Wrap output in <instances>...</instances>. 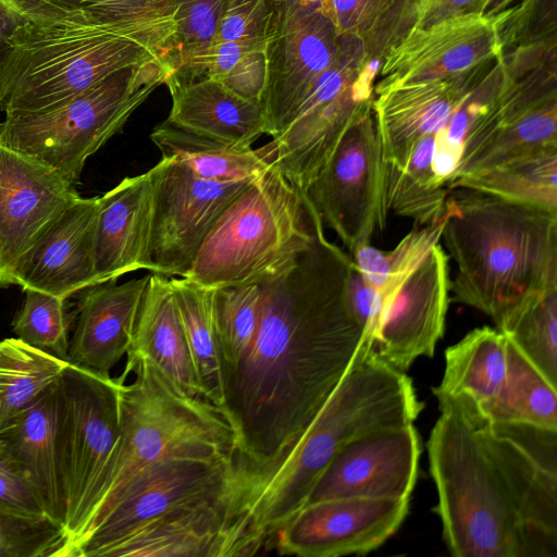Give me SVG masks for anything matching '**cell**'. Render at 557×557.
<instances>
[{"instance_id":"obj_22","label":"cell","mask_w":557,"mask_h":557,"mask_svg":"<svg viewBox=\"0 0 557 557\" xmlns=\"http://www.w3.org/2000/svg\"><path fill=\"white\" fill-rule=\"evenodd\" d=\"M149 274L123 284L106 281L85 288L70 338L69 363L101 376L131 349Z\"/></svg>"},{"instance_id":"obj_6","label":"cell","mask_w":557,"mask_h":557,"mask_svg":"<svg viewBox=\"0 0 557 557\" xmlns=\"http://www.w3.org/2000/svg\"><path fill=\"white\" fill-rule=\"evenodd\" d=\"M125 373L134 381L121 387V435L117 448L63 557H72L116 505L129 483L166 457L234 461L235 431L223 411L202 398L177 393L145 357L128 352Z\"/></svg>"},{"instance_id":"obj_18","label":"cell","mask_w":557,"mask_h":557,"mask_svg":"<svg viewBox=\"0 0 557 557\" xmlns=\"http://www.w3.org/2000/svg\"><path fill=\"white\" fill-rule=\"evenodd\" d=\"M420 453L413 423L362 434L334 456L313 485L306 505L349 497L410 498Z\"/></svg>"},{"instance_id":"obj_23","label":"cell","mask_w":557,"mask_h":557,"mask_svg":"<svg viewBox=\"0 0 557 557\" xmlns=\"http://www.w3.org/2000/svg\"><path fill=\"white\" fill-rule=\"evenodd\" d=\"M152 207L151 170L123 178L99 197L94 244L97 284L149 270Z\"/></svg>"},{"instance_id":"obj_25","label":"cell","mask_w":557,"mask_h":557,"mask_svg":"<svg viewBox=\"0 0 557 557\" xmlns=\"http://www.w3.org/2000/svg\"><path fill=\"white\" fill-rule=\"evenodd\" d=\"M164 84L172 97L168 120L182 127L240 147L265 134L261 102L237 96L215 78L169 75Z\"/></svg>"},{"instance_id":"obj_27","label":"cell","mask_w":557,"mask_h":557,"mask_svg":"<svg viewBox=\"0 0 557 557\" xmlns=\"http://www.w3.org/2000/svg\"><path fill=\"white\" fill-rule=\"evenodd\" d=\"M58 380L8 428L0 440L37 488L48 518L64 531L65 503L57 448Z\"/></svg>"},{"instance_id":"obj_37","label":"cell","mask_w":557,"mask_h":557,"mask_svg":"<svg viewBox=\"0 0 557 557\" xmlns=\"http://www.w3.org/2000/svg\"><path fill=\"white\" fill-rule=\"evenodd\" d=\"M175 34L170 75L190 81L207 76L211 49L228 0H168Z\"/></svg>"},{"instance_id":"obj_14","label":"cell","mask_w":557,"mask_h":557,"mask_svg":"<svg viewBox=\"0 0 557 557\" xmlns=\"http://www.w3.org/2000/svg\"><path fill=\"white\" fill-rule=\"evenodd\" d=\"M153 182L149 272L185 276L226 207L252 181L215 182L173 158L150 169Z\"/></svg>"},{"instance_id":"obj_9","label":"cell","mask_w":557,"mask_h":557,"mask_svg":"<svg viewBox=\"0 0 557 557\" xmlns=\"http://www.w3.org/2000/svg\"><path fill=\"white\" fill-rule=\"evenodd\" d=\"M448 256L421 231L408 233L386 253V272L373 285L379 320L372 351L406 372L416 359L432 357L445 330L449 300Z\"/></svg>"},{"instance_id":"obj_35","label":"cell","mask_w":557,"mask_h":557,"mask_svg":"<svg viewBox=\"0 0 557 557\" xmlns=\"http://www.w3.org/2000/svg\"><path fill=\"white\" fill-rule=\"evenodd\" d=\"M434 141L435 135L418 140L403 168L386 163L384 166L387 210L410 218L419 225L438 221L448 196V190L436 183L432 171Z\"/></svg>"},{"instance_id":"obj_11","label":"cell","mask_w":557,"mask_h":557,"mask_svg":"<svg viewBox=\"0 0 557 557\" xmlns=\"http://www.w3.org/2000/svg\"><path fill=\"white\" fill-rule=\"evenodd\" d=\"M380 65L379 61L369 62L362 46L349 38L292 122L267 144L273 164L304 193L351 123L372 108L373 84Z\"/></svg>"},{"instance_id":"obj_2","label":"cell","mask_w":557,"mask_h":557,"mask_svg":"<svg viewBox=\"0 0 557 557\" xmlns=\"http://www.w3.org/2000/svg\"><path fill=\"white\" fill-rule=\"evenodd\" d=\"M428 442L444 542L457 557H557V430L493 422L440 395Z\"/></svg>"},{"instance_id":"obj_40","label":"cell","mask_w":557,"mask_h":557,"mask_svg":"<svg viewBox=\"0 0 557 557\" xmlns=\"http://www.w3.org/2000/svg\"><path fill=\"white\" fill-rule=\"evenodd\" d=\"M24 4L82 9L106 21L136 30L168 57L173 48L175 21L168 0H20Z\"/></svg>"},{"instance_id":"obj_46","label":"cell","mask_w":557,"mask_h":557,"mask_svg":"<svg viewBox=\"0 0 557 557\" xmlns=\"http://www.w3.org/2000/svg\"><path fill=\"white\" fill-rule=\"evenodd\" d=\"M264 76V51H257L244 55L220 82L244 99L260 101Z\"/></svg>"},{"instance_id":"obj_43","label":"cell","mask_w":557,"mask_h":557,"mask_svg":"<svg viewBox=\"0 0 557 557\" xmlns=\"http://www.w3.org/2000/svg\"><path fill=\"white\" fill-rule=\"evenodd\" d=\"M274 0H228L213 45L233 42L248 52L264 51Z\"/></svg>"},{"instance_id":"obj_45","label":"cell","mask_w":557,"mask_h":557,"mask_svg":"<svg viewBox=\"0 0 557 557\" xmlns=\"http://www.w3.org/2000/svg\"><path fill=\"white\" fill-rule=\"evenodd\" d=\"M519 0H414L413 27L428 26L441 20L479 13L500 16Z\"/></svg>"},{"instance_id":"obj_10","label":"cell","mask_w":557,"mask_h":557,"mask_svg":"<svg viewBox=\"0 0 557 557\" xmlns=\"http://www.w3.org/2000/svg\"><path fill=\"white\" fill-rule=\"evenodd\" d=\"M69 363L58 379L57 448L65 503V546L75 537L121 435V387Z\"/></svg>"},{"instance_id":"obj_30","label":"cell","mask_w":557,"mask_h":557,"mask_svg":"<svg viewBox=\"0 0 557 557\" xmlns=\"http://www.w3.org/2000/svg\"><path fill=\"white\" fill-rule=\"evenodd\" d=\"M507 338L497 329L469 332L445 351L444 375L435 396L465 394L479 405L492 399L506 373Z\"/></svg>"},{"instance_id":"obj_38","label":"cell","mask_w":557,"mask_h":557,"mask_svg":"<svg viewBox=\"0 0 557 557\" xmlns=\"http://www.w3.org/2000/svg\"><path fill=\"white\" fill-rule=\"evenodd\" d=\"M497 330L557 386V288L518 306Z\"/></svg>"},{"instance_id":"obj_39","label":"cell","mask_w":557,"mask_h":557,"mask_svg":"<svg viewBox=\"0 0 557 557\" xmlns=\"http://www.w3.org/2000/svg\"><path fill=\"white\" fill-rule=\"evenodd\" d=\"M262 306V283L215 288V322L224 382L253 343L260 325Z\"/></svg>"},{"instance_id":"obj_31","label":"cell","mask_w":557,"mask_h":557,"mask_svg":"<svg viewBox=\"0 0 557 557\" xmlns=\"http://www.w3.org/2000/svg\"><path fill=\"white\" fill-rule=\"evenodd\" d=\"M468 188L557 212V146H549L457 178Z\"/></svg>"},{"instance_id":"obj_19","label":"cell","mask_w":557,"mask_h":557,"mask_svg":"<svg viewBox=\"0 0 557 557\" xmlns=\"http://www.w3.org/2000/svg\"><path fill=\"white\" fill-rule=\"evenodd\" d=\"M79 195L53 169L0 144V286L50 224Z\"/></svg>"},{"instance_id":"obj_34","label":"cell","mask_w":557,"mask_h":557,"mask_svg":"<svg viewBox=\"0 0 557 557\" xmlns=\"http://www.w3.org/2000/svg\"><path fill=\"white\" fill-rule=\"evenodd\" d=\"M69 362L18 337L0 341V432L61 375Z\"/></svg>"},{"instance_id":"obj_44","label":"cell","mask_w":557,"mask_h":557,"mask_svg":"<svg viewBox=\"0 0 557 557\" xmlns=\"http://www.w3.org/2000/svg\"><path fill=\"white\" fill-rule=\"evenodd\" d=\"M0 509L14 516L49 519L37 488L13 460L1 440Z\"/></svg>"},{"instance_id":"obj_32","label":"cell","mask_w":557,"mask_h":557,"mask_svg":"<svg viewBox=\"0 0 557 557\" xmlns=\"http://www.w3.org/2000/svg\"><path fill=\"white\" fill-rule=\"evenodd\" d=\"M556 391L557 386L507 339L504 381L492 399L478 405L493 422L524 423L557 430Z\"/></svg>"},{"instance_id":"obj_24","label":"cell","mask_w":557,"mask_h":557,"mask_svg":"<svg viewBox=\"0 0 557 557\" xmlns=\"http://www.w3.org/2000/svg\"><path fill=\"white\" fill-rule=\"evenodd\" d=\"M237 556L227 495L177 508L107 547L100 557Z\"/></svg>"},{"instance_id":"obj_33","label":"cell","mask_w":557,"mask_h":557,"mask_svg":"<svg viewBox=\"0 0 557 557\" xmlns=\"http://www.w3.org/2000/svg\"><path fill=\"white\" fill-rule=\"evenodd\" d=\"M337 32L357 40L369 62H382L414 25V0H321Z\"/></svg>"},{"instance_id":"obj_49","label":"cell","mask_w":557,"mask_h":557,"mask_svg":"<svg viewBox=\"0 0 557 557\" xmlns=\"http://www.w3.org/2000/svg\"><path fill=\"white\" fill-rule=\"evenodd\" d=\"M302 1L304 3H308V4H319L321 2V0H300Z\"/></svg>"},{"instance_id":"obj_36","label":"cell","mask_w":557,"mask_h":557,"mask_svg":"<svg viewBox=\"0 0 557 557\" xmlns=\"http://www.w3.org/2000/svg\"><path fill=\"white\" fill-rule=\"evenodd\" d=\"M549 146H557V98L540 103L496 128L460 164L450 185L462 175Z\"/></svg>"},{"instance_id":"obj_28","label":"cell","mask_w":557,"mask_h":557,"mask_svg":"<svg viewBox=\"0 0 557 557\" xmlns=\"http://www.w3.org/2000/svg\"><path fill=\"white\" fill-rule=\"evenodd\" d=\"M150 139L162 157L181 161L197 176L209 181L253 180L273 164L267 145L257 149L235 146L189 131L168 119L153 128Z\"/></svg>"},{"instance_id":"obj_26","label":"cell","mask_w":557,"mask_h":557,"mask_svg":"<svg viewBox=\"0 0 557 557\" xmlns=\"http://www.w3.org/2000/svg\"><path fill=\"white\" fill-rule=\"evenodd\" d=\"M128 352L148 359L181 395L205 399L169 276L149 274Z\"/></svg>"},{"instance_id":"obj_41","label":"cell","mask_w":557,"mask_h":557,"mask_svg":"<svg viewBox=\"0 0 557 557\" xmlns=\"http://www.w3.org/2000/svg\"><path fill=\"white\" fill-rule=\"evenodd\" d=\"M22 308L12 321L16 337L69 362V317L65 301L35 289H25Z\"/></svg>"},{"instance_id":"obj_5","label":"cell","mask_w":557,"mask_h":557,"mask_svg":"<svg viewBox=\"0 0 557 557\" xmlns=\"http://www.w3.org/2000/svg\"><path fill=\"white\" fill-rule=\"evenodd\" d=\"M23 5L34 18L12 41L0 71L5 115L52 109L120 70L164 58L140 33L88 11Z\"/></svg>"},{"instance_id":"obj_15","label":"cell","mask_w":557,"mask_h":557,"mask_svg":"<svg viewBox=\"0 0 557 557\" xmlns=\"http://www.w3.org/2000/svg\"><path fill=\"white\" fill-rule=\"evenodd\" d=\"M234 461L166 457L143 470L73 552L72 557H100L113 543L177 508L227 495Z\"/></svg>"},{"instance_id":"obj_7","label":"cell","mask_w":557,"mask_h":557,"mask_svg":"<svg viewBox=\"0 0 557 557\" xmlns=\"http://www.w3.org/2000/svg\"><path fill=\"white\" fill-rule=\"evenodd\" d=\"M307 195L272 164L219 216L184 277L219 288L278 275L323 231Z\"/></svg>"},{"instance_id":"obj_20","label":"cell","mask_w":557,"mask_h":557,"mask_svg":"<svg viewBox=\"0 0 557 557\" xmlns=\"http://www.w3.org/2000/svg\"><path fill=\"white\" fill-rule=\"evenodd\" d=\"M490 61L462 73L404 84L376 95L372 111L384 163L403 168L418 140L443 129Z\"/></svg>"},{"instance_id":"obj_8","label":"cell","mask_w":557,"mask_h":557,"mask_svg":"<svg viewBox=\"0 0 557 557\" xmlns=\"http://www.w3.org/2000/svg\"><path fill=\"white\" fill-rule=\"evenodd\" d=\"M172 73L164 58L120 70L52 109L5 115L0 144L75 184L87 159L119 133Z\"/></svg>"},{"instance_id":"obj_17","label":"cell","mask_w":557,"mask_h":557,"mask_svg":"<svg viewBox=\"0 0 557 557\" xmlns=\"http://www.w3.org/2000/svg\"><path fill=\"white\" fill-rule=\"evenodd\" d=\"M503 15L471 13L412 27L383 58L373 96L404 84L462 73L502 54Z\"/></svg>"},{"instance_id":"obj_47","label":"cell","mask_w":557,"mask_h":557,"mask_svg":"<svg viewBox=\"0 0 557 557\" xmlns=\"http://www.w3.org/2000/svg\"><path fill=\"white\" fill-rule=\"evenodd\" d=\"M33 18L18 0H0V42L11 45Z\"/></svg>"},{"instance_id":"obj_3","label":"cell","mask_w":557,"mask_h":557,"mask_svg":"<svg viewBox=\"0 0 557 557\" xmlns=\"http://www.w3.org/2000/svg\"><path fill=\"white\" fill-rule=\"evenodd\" d=\"M423 405L411 379L384 361L367 341L306 433L274 460L234 472L233 515L259 553L307 503L317 480L350 441L373 430L411 424Z\"/></svg>"},{"instance_id":"obj_21","label":"cell","mask_w":557,"mask_h":557,"mask_svg":"<svg viewBox=\"0 0 557 557\" xmlns=\"http://www.w3.org/2000/svg\"><path fill=\"white\" fill-rule=\"evenodd\" d=\"M99 197H77L17 263L12 285L69 299L97 284L94 265Z\"/></svg>"},{"instance_id":"obj_48","label":"cell","mask_w":557,"mask_h":557,"mask_svg":"<svg viewBox=\"0 0 557 557\" xmlns=\"http://www.w3.org/2000/svg\"><path fill=\"white\" fill-rule=\"evenodd\" d=\"M10 47H11L10 44L0 42V71H1L2 64L7 58V54L10 50Z\"/></svg>"},{"instance_id":"obj_12","label":"cell","mask_w":557,"mask_h":557,"mask_svg":"<svg viewBox=\"0 0 557 557\" xmlns=\"http://www.w3.org/2000/svg\"><path fill=\"white\" fill-rule=\"evenodd\" d=\"M349 38L337 32L319 4L274 0L260 99L265 134L274 138L287 127Z\"/></svg>"},{"instance_id":"obj_13","label":"cell","mask_w":557,"mask_h":557,"mask_svg":"<svg viewBox=\"0 0 557 557\" xmlns=\"http://www.w3.org/2000/svg\"><path fill=\"white\" fill-rule=\"evenodd\" d=\"M384 166L371 108L351 123L305 193L350 252L384 227Z\"/></svg>"},{"instance_id":"obj_29","label":"cell","mask_w":557,"mask_h":557,"mask_svg":"<svg viewBox=\"0 0 557 557\" xmlns=\"http://www.w3.org/2000/svg\"><path fill=\"white\" fill-rule=\"evenodd\" d=\"M170 283L202 396L224 413V371L215 322V288L184 276H172Z\"/></svg>"},{"instance_id":"obj_4","label":"cell","mask_w":557,"mask_h":557,"mask_svg":"<svg viewBox=\"0 0 557 557\" xmlns=\"http://www.w3.org/2000/svg\"><path fill=\"white\" fill-rule=\"evenodd\" d=\"M441 238L456 265L455 300L496 326L521 304L557 288V212L455 188Z\"/></svg>"},{"instance_id":"obj_16","label":"cell","mask_w":557,"mask_h":557,"mask_svg":"<svg viewBox=\"0 0 557 557\" xmlns=\"http://www.w3.org/2000/svg\"><path fill=\"white\" fill-rule=\"evenodd\" d=\"M410 498L349 497L304 506L275 534L280 555H363L385 543L404 522Z\"/></svg>"},{"instance_id":"obj_42","label":"cell","mask_w":557,"mask_h":557,"mask_svg":"<svg viewBox=\"0 0 557 557\" xmlns=\"http://www.w3.org/2000/svg\"><path fill=\"white\" fill-rule=\"evenodd\" d=\"M62 528L49 519H32L0 509V557H60Z\"/></svg>"},{"instance_id":"obj_1","label":"cell","mask_w":557,"mask_h":557,"mask_svg":"<svg viewBox=\"0 0 557 557\" xmlns=\"http://www.w3.org/2000/svg\"><path fill=\"white\" fill-rule=\"evenodd\" d=\"M350 262L322 231L262 283L258 333L224 382L236 472L261 467L296 443L370 341L346 305Z\"/></svg>"}]
</instances>
